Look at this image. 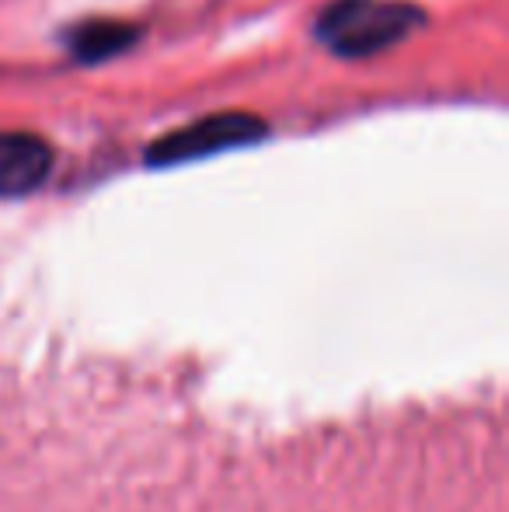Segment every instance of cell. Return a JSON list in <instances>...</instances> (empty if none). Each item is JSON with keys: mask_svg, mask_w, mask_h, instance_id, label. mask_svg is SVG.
I'll use <instances>...</instances> for the list:
<instances>
[{"mask_svg": "<svg viewBox=\"0 0 509 512\" xmlns=\"http://www.w3.org/2000/svg\"><path fill=\"white\" fill-rule=\"evenodd\" d=\"M265 133H269V126L248 112H213L150 143L147 164L171 168V164L206 161V157L227 154V150L252 147Z\"/></svg>", "mask_w": 509, "mask_h": 512, "instance_id": "2", "label": "cell"}, {"mask_svg": "<svg viewBox=\"0 0 509 512\" xmlns=\"http://www.w3.org/2000/svg\"><path fill=\"white\" fill-rule=\"evenodd\" d=\"M426 21L405 0H332L314 21V35L342 60H367L398 46Z\"/></svg>", "mask_w": 509, "mask_h": 512, "instance_id": "1", "label": "cell"}, {"mask_svg": "<svg viewBox=\"0 0 509 512\" xmlns=\"http://www.w3.org/2000/svg\"><path fill=\"white\" fill-rule=\"evenodd\" d=\"M133 39L136 32L129 25H119V21H88V25L74 28V35H70V53L84 63H98L123 53Z\"/></svg>", "mask_w": 509, "mask_h": 512, "instance_id": "4", "label": "cell"}, {"mask_svg": "<svg viewBox=\"0 0 509 512\" xmlns=\"http://www.w3.org/2000/svg\"><path fill=\"white\" fill-rule=\"evenodd\" d=\"M53 171V150L42 136L0 129V199L35 192Z\"/></svg>", "mask_w": 509, "mask_h": 512, "instance_id": "3", "label": "cell"}]
</instances>
